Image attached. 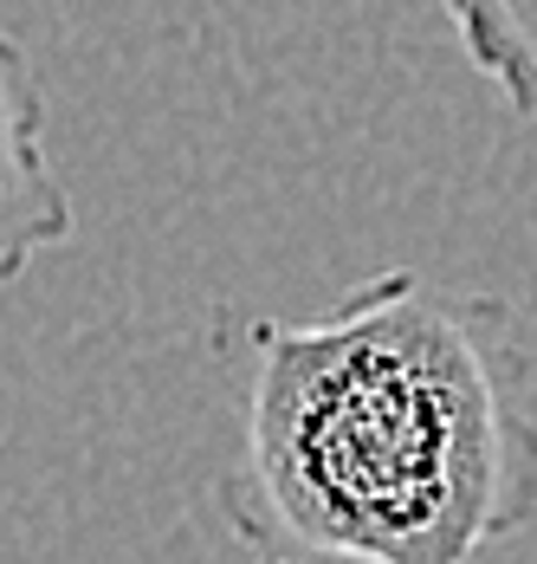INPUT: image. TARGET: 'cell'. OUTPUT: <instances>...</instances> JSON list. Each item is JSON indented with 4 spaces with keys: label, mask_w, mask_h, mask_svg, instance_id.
I'll use <instances>...</instances> for the list:
<instances>
[{
    "label": "cell",
    "mask_w": 537,
    "mask_h": 564,
    "mask_svg": "<svg viewBox=\"0 0 537 564\" xmlns=\"http://www.w3.org/2000/svg\"><path fill=\"white\" fill-rule=\"evenodd\" d=\"M440 13L505 111L537 123V0H440Z\"/></svg>",
    "instance_id": "obj_3"
},
{
    "label": "cell",
    "mask_w": 537,
    "mask_h": 564,
    "mask_svg": "<svg viewBox=\"0 0 537 564\" xmlns=\"http://www.w3.org/2000/svg\"><path fill=\"white\" fill-rule=\"evenodd\" d=\"M72 234L78 208L46 143V98L33 58L13 33H0V285H20L33 260H46Z\"/></svg>",
    "instance_id": "obj_2"
},
{
    "label": "cell",
    "mask_w": 537,
    "mask_h": 564,
    "mask_svg": "<svg viewBox=\"0 0 537 564\" xmlns=\"http://www.w3.org/2000/svg\"><path fill=\"white\" fill-rule=\"evenodd\" d=\"M531 364L492 292L395 267L246 325L227 532L253 564H473L537 519Z\"/></svg>",
    "instance_id": "obj_1"
}]
</instances>
